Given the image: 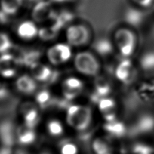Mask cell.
Wrapping results in <instances>:
<instances>
[{
    "label": "cell",
    "instance_id": "obj_1",
    "mask_svg": "<svg viewBox=\"0 0 154 154\" xmlns=\"http://www.w3.org/2000/svg\"><path fill=\"white\" fill-rule=\"evenodd\" d=\"M114 46L123 58H129L134 54L137 48V37L128 28H119L113 34Z\"/></svg>",
    "mask_w": 154,
    "mask_h": 154
},
{
    "label": "cell",
    "instance_id": "obj_2",
    "mask_svg": "<svg viewBox=\"0 0 154 154\" xmlns=\"http://www.w3.org/2000/svg\"><path fill=\"white\" fill-rule=\"evenodd\" d=\"M92 119L90 109L81 105H72L67 111L69 125L78 131H84L89 126Z\"/></svg>",
    "mask_w": 154,
    "mask_h": 154
},
{
    "label": "cell",
    "instance_id": "obj_3",
    "mask_svg": "<svg viewBox=\"0 0 154 154\" xmlns=\"http://www.w3.org/2000/svg\"><path fill=\"white\" fill-rule=\"evenodd\" d=\"M65 42L72 48H80L89 44L91 33L83 24H71L65 29Z\"/></svg>",
    "mask_w": 154,
    "mask_h": 154
},
{
    "label": "cell",
    "instance_id": "obj_4",
    "mask_svg": "<svg viewBox=\"0 0 154 154\" xmlns=\"http://www.w3.org/2000/svg\"><path fill=\"white\" fill-rule=\"evenodd\" d=\"M74 65L79 73L88 76H96L100 70L99 61L93 54L88 51L80 52L75 55Z\"/></svg>",
    "mask_w": 154,
    "mask_h": 154
},
{
    "label": "cell",
    "instance_id": "obj_5",
    "mask_svg": "<svg viewBox=\"0 0 154 154\" xmlns=\"http://www.w3.org/2000/svg\"><path fill=\"white\" fill-rule=\"evenodd\" d=\"M72 47L67 42H60L50 46L47 50L46 57L51 64L59 65L67 63L72 57Z\"/></svg>",
    "mask_w": 154,
    "mask_h": 154
},
{
    "label": "cell",
    "instance_id": "obj_6",
    "mask_svg": "<svg viewBox=\"0 0 154 154\" xmlns=\"http://www.w3.org/2000/svg\"><path fill=\"white\" fill-rule=\"evenodd\" d=\"M56 12L50 1H38L31 12L32 20L37 24L44 25L54 19Z\"/></svg>",
    "mask_w": 154,
    "mask_h": 154
},
{
    "label": "cell",
    "instance_id": "obj_7",
    "mask_svg": "<svg viewBox=\"0 0 154 154\" xmlns=\"http://www.w3.org/2000/svg\"><path fill=\"white\" fill-rule=\"evenodd\" d=\"M20 61L17 57L10 53L0 55V75L4 78H10L17 73Z\"/></svg>",
    "mask_w": 154,
    "mask_h": 154
},
{
    "label": "cell",
    "instance_id": "obj_8",
    "mask_svg": "<svg viewBox=\"0 0 154 154\" xmlns=\"http://www.w3.org/2000/svg\"><path fill=\"white\" fill-rule=\"evenodd\" d=\"M18 38L23 41H32L38 38L39 27L33 20H27L20 23L16 29Z\"/></svg>",
    "mask_w": 154,
    "mask_h": 154
},
{
    "label": "cell",
    "instance_id": "obj_9",
    "mask_svg": "<svg viewBox=\"0 0 154 154\" xmlns=\"http://www.w3.org/2000/svg\"><path fill=\"white\" fill-rule=\"evenodd\" d=\"M116 76L119 81L128 84L134 78V68L132 63L128 58H124L116 69Z\"/></svg>",
    "mask_w": 154,
    "mask_h": 154
},
{
    "label": "cell",
    "instance_id": "obj_10",
    "mask_svg": "<svg viewBox=\"0 0 154 154\" xmlns=\"http://www.w3.org/2000/svg\"><path fill=\"white\" fill-rule=\"evenodd\" d=\"M83 83L75 78H67L63 84V93L67 100H72L80 93Z\"/></svg>",
    "mask_w": 154,
    "mask_h": 154
},
{
    "label": "cell",
    "instance_id": "obj_11",
    "mask_svg": "<svg viewBox=\"0 0 154 154\" xmlns=\"http://www.w3.org/2000/svg\"><path fill=\"white\" fill-rule=\"evenodd\" d=\"M60 30L54 20H52L42 25V27H39L38 38L43 42H52L57 38Z\"/></svg>",
    "mask_w": 154,
    "mask_h": 154
},
{
    "label": "cell",
    "instance_id": "obj_12",
    "mask_svg": "<svg viewBox=\"0 0 154 154\" xmlns=\"http://www.w3.org/2000/svg\"><path fill=\"white\" fill-rule=\"evenodd\" d=\"M17 140L21 145H30L35 140L36 134L33 128H31L26 125L18 127L17 131Z\"/></svg>",
    "mask_w": 154,
    "mask_h": 154
},
{
    "label": "cell",
    "instance_id": "obj_13",
    "mask_svg": "<svg viewBox=\"0 0 154 154\" xmlns=\"http://www.w3.org/2000/svg\"><path fill=\"white\" fill-rule=\"evenodd\" d=\"M31 71L33 78L39 82H46L52 78V69L48 66L37 63L31 66Z\"/></svg>",
    "mask_w": 154,
    "mask_h": 154
},
{
    "label": "cell",
    "instance_id": "obj_14",
    "mask_svg": "<svg viewBox=\"0 0 154 154\" xmlns=\"http://www.w3.org/2000/svg\"><path fill=\"white\" fill-rule=\"evenodd\" d=\"M98 103H99V109L104 114L106 120L107 122L116 120L115 113H114L116 103L113 99L105 97L99 100Z\"/></svg>",
    "mask_w": 154,
    "mask_h": 154
},
{
    "label": "cell",
    "instance_id": "obj_15",
    "mask_svg": "<svg viewBox=\"0 0 154 154\" xmlns=\"http://www.w3.org/2000/svg\"><path fill=\"white\" fill-rule=\"evenodd\" d=\"M0 139L6 147H10L13 145L17 139V131L14 132L12 124L10 123L2 124L0 127Z\"/></svg>",
    "mask_w": 154,
    "mask_h": 154
},
{
    "label": "cell",
    "instance_id": "obj_16",
    "mask_svg": "<svg viewBox=\"0 0 154 154\" xmlns=\"http://www.w3.org/2000/svg\"><path fill=\"white\" fill-rule=\"evenodd\" d=\"M17 89L24 94H31L35 92L37 85L34 79L28 75H22L16 82Z\"/></svg>",
    "mask_w": 154,
    "mask_h": 154
},
{
    "label": "cell",
    "instance_id": "obj_17",
    "mask_svg": "<svg viewBox=\"0 0 154 154\" xmlns=\"http://www.w3.org/2000/svg\"><path fill=\"white\" fill-rule=\"evenodd\" d=\"M92 47L94 51L102 57L110 55L115 48L112 39L110 40L107 38L98 39L96 42H94Z\"/></svg>",
    "mask_w": 154,
    "mask_h": 154
},
{
    "label": "cell",
    "instance_id": "obj_18",
    "mask_svg": "<svg viewBox=\"0 0 154 154\" xmlns=\"http://www.w3.org/2000/svg\"><path fill=\"white\" fill-rule=\"evenodd\" d=\"M137 94L143 100H150L154 98V78L140 83L138 86Z\"/></svg>",
    "mask_w": 154,
    "mask_h": 154
},
{
    "label": "cell",
    "instance_id": "obj_19",
    "mask_svg": "<svg viewBox=\"0 0 154 154\" xmlns=\"http://www.w3.org/2000/svg\"><path fill=\"white\" fill-rule=\"evenodd\" d=\"M145 16L141 10L134 8H129L124 14V20L132 26H139L144 20Z\"/></svg>",
    "mask_w": 154,
    "mask_h": 154
},
{
    "label": "cell",
    "instance_id": "obj_20",
    "mask_svg": "<svg viewBox=\"0 0 154 154\" xmlns=\"http://www.w3.org/2000/svg\"><path fill=\"white\" fill-rule=\"evenodd\" d=\"M24 0H0V8L8 16L13 15L19 11Z\"/></svg>",
    "mask_w": 154,
    "mask_h": 154
},
{
    "label": "cell",
    "instance_id": "obj_21",
    "mask_svg": "<svg viewBox=\"0 0 154 154\" xmlns=\"http://www.w3.org/2000/svg\"><path fill=\"white\" fill-rule=\"evenodd\" d=\"M136 129L139 133H147L154 129V118L149 115L143 116L139 119Z\"/></svg>",
    "mask_w": 154,
    "mask_h": 154
},
{
    "label": "cell",
    "instance_id": "obj_22",
    "mask_svg": "<svg viewBox=\"0 0 154 154\" xmlns=\"http://www.w3.org/2000/svg\"><path fill=\"white\" fill-rule=\"evenodd\" d=\"M139 65L143 71L147 73L154 72V50L144 53L140 58Z\"/></svg>",
    "mask_w": 154,
    "mask_h": 154
},
{
    "label": "cell",
    "instance_id": "obj_23",
    "mask_svg": "<svg viewBox=\"0 0 154 154\" xmlns=\"http://www.w3.org/2000/svg\"><path fill=\"white\" fill-rule=\"evenodd\" d=\"M104 128L106 132L116 137L123 136L126 132V128L124 124L116 120L107 122V123L104 126Z\"/></svg>",
    "mask_w": 154,
    "mask_h": 154
},
{
    "label": "cell",
    "instance_id": "obj_24",
    "mask_svg": "<svg viewBox=\"0 0 154 154\" xmlns=\"http://www.w3.org/2000/svg\"><path fill=\"white\" fill-rule=\"evenodd\" d=\"M95 95L100 100L110 93L111 87L109 84L104 78H97L95 79Z\"/></svg>",
    "mask_w": 154,
    "mask_h": 154
},
{
    "label": "cell",
    "instance_id": "obj_25",
    "mask_svg": "<svg viewBox=\"0 0 154 154\" xmlns=\"http://www.w3.org/2000/svg\"><path fill=\"white\" fill-rule=\"evenodd\" d=\"M23 118L25 125L31 128H33L39 122V114L35 108H27L23 111Z\"/></svg>",
    "mask_w": 154,
    "mask_h": 154
},
{
    "label": "cell",
    "instance_id": "obj_26",
    "mask_svg": "<svg viewBox=\"0 0 154 154\" xmlns=\"http://www.w3.org/2000/svg\"><path fill=\"white\" fill-rule=\"evenodd\" d=\"M92 149L95 154H111V147L107 142L100 138L95 139L92 143Z\"/></svg>",
    "mask_w": 154,
    "mask_h": 154
},
{
    "label": "cell",
    "instance_id": "obj_27",
    "mask_svg": "<svg viewBox=\"0 0 154 154\" xmlns=\"http://www.w3.org/2000/svg\"><path fill=\"white\" fill-rule=\"evenodd\" d=\"M47 130L50 135L53 137H59L64 132L62 123L57 119H52L47 124Z\"/></svg>",
    "mask_w": 154,
    "mask_h": 154
},
{
    "label": "cell",
    "instance_id": "obj_28",
    "mask_svg": "<svg viewBox=\"0 0 154 154\" xmlns=\"http://www.w3.org/2000/svg\"><path fill=\"white\" fill-rule=\"evenodd\" d=\"M12 48V42L9 35L0 31V55L8 53Z\"/></svg>",
    "mask_w": 154,
    "mask_h": 154
},
{
    "label": "cell",
    "instance_id": "obj_29",
    "mask_svg": "<svg viewBox=\"0 0 154 154\" xmlns=\"http://www.w3.org/2000/svg\"><path fill=\"white\" fill-rule=\"evenodd\" d=\"M78 149L73 143H63L60 147V154H78Z\"/></svg>",
    "mask_w": 154,
    "mask_h": 154
},
{
    "label": "cell",
    "instance_id": "obj_30",
    "mask_svg": "<svg viewBox=\"0 0 154 154\" xmlns=\"http://www.w3.org/2000/svg\"><path fill=\"white\" fill-rule=\"evenodd\" d=\"M50 94L47 90H42L36 96V101L41 106H46L50 100Z\"/></svg>",
    "mask_w": 154,
    "mask_h": 154
},
{
    "label": "cell",
    "instance_id": "obj_31",
    "mask_svg": "<svg viewBox=\"0 0 154 154\" xmlns=\"http://www.w3.org/2000/svg\"><path fill=\"white\" fill-rule=\"evenodd\" d=\"M134 3L140 8H147L154 4V0H132Z\"/></svg>",
    "mask_w": 154,
    "mask_h": 154
},
{
    "label": "cell",
    "instance_id": "obj_32",
    "mask_svg": "<svg viewBox=\"0 0 154 154\" xmlns=\"http://www.w3.org/2000/svg\"><path fill=\"white\" fill-rule=\"evenodd\" d=\"M52 2V3H55V4H67L68 2L73 1V0H49Z\"/></svg>",
    "mask_w": 154,
    "mask_h": 154
},
{
    "label": "cell",
    "instance_id": "obj_33",
    "mask_svg": "<svg viewBox=\"0 0 154 154\" xmlns=\"http://www.w3.org/2000/svg\"><path fill=\"white\" fill-rule=\"evenodd\" d=\"M17 154H29V153L24 152V151H19V152H18Z\"/></svg>",
    "mask_w": 154,
    "mask_h": 154
},
{
    "label": "cell",
    "instance_id": "obj_34",
    "mask_svg": "<svg viewBox=\"0 0 154 154\" xmlns=\"http://www.w3.org/2000/svg\"><path fill=\"white\" fill-rule=\"evenodd\" d=\"M30 1H32V2H36V1H39V0H30Z\"/></svg>",
    "mask_w": 154,
    "mask_h": 154
},
{
    "label": "cell",
    "instance_id": "obj_35",
    "mask_svg": "<svg viewBox=\"0 0 154 154\" xmlns=\"http://www.w3.org/2000/svg\"><path fill=\"white\" fill-rule=\"evenodd\" d=\"M42 154H50V153H42Z\"/></svg>",
    "mask_w": 154,
    "mask_h": 154
}]
</instances>
